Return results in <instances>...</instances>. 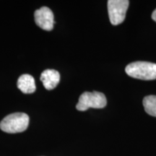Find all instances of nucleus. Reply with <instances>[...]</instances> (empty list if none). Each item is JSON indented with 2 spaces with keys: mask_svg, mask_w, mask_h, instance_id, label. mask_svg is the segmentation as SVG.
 <instances>
[{
  "mask_svg": "<svg viewBox=\"0 0 156 156\" xmlns=\"http://www.w3.org/2000/svg\"><path fill=\"white\" fill-rule=\"evenodd\" d=\"M29 125V116L25 113H13L5 116L0 122V129L7 133L23 132Z\"/></svg>",
  "mask_w": 156,
  "mask_h": 156,
  "instance_id": "nucleus-1",
  "label": "nucleus"
},
{
  "mask_svg": "<svg viewBox=\"0 0 156 156\" xmlns=\"http://www.w3.org/2000/svg\"><path fill=\"white\" fill-rule=\"evenodd\" d=\"M106 104V98L103 93L97 91L85 92L80 96L76 108L78 111L84 112L90 108H103Z\"/></svg>",
  "mask_w": 156,
  "mask_h": 156,
  "instance_id": "nucleus-3",
  "label": "nucleus"
},
{
  "mask_svg": "<svg viewBox=\"0 0 156 156\" xmlns=\"http://www.w3.org/2000/svg\"><path fill=\"white\" fill-rule=\"evenodd\" d=\"M17 85L21 92L25 94H30L34 93L36 90L34 78L28 74L21 75L17 80Z\"/></svg>",
  "mask_w": 156,
  "mask_h": 156,
  "instance_id": "nucleus-7",
  "label": "nucleus"
},
{
  "mask_svg": "<svg viewBox=\"0 0 156 156\" xmlns=\"http://www.w3.org/2000/svg\"><path fill=\"white\" fill-rule=\"evenodd\" d=\"M143 106L147 114L156 117V95H147L144 98Z\"/></svg>",
  "mask_w": 156,
  "mask_h": 156,
  "instance_id": "nucleus-8",
  "label": "nucleus"
},
{
  "mask_svg": "<svg viewBox=\"0 0 156 156\" xmlns=\"http://www.w3.org/2000/svg\"><path fill=\"white\" fill-rule=\"evenodd\" d=\"M129 1L128 0H109L108 12L110 22L113 25H118L124 22Z\"/></svg>",
  "mask_w": 156,
  "mask_h": 156,
  "instance_id": "nucleus-4",
  "label": "nucleus"
},
{
  "mask_svg": "<svg viewBox=\"0 0 156 156\" xmlns=\"http://www.w3.org/2000/svg\"><path fill=\"white\" fill-rule=\"evenodd\" d=\"M152 19H153L155 22H156V9L153 11V14H152Z\"/></svg>",
  "mask_w": 156,
  "mask_h": 156,
  "instance_id": "nucleus-9",
  "label": "nucleus"
},
{
  "mask_svg": "<svg viewBox=\"0 0 156 156\" xmlns=\"http://www.w3.org/2000/svg\"><path fill=\"white\" fill-rule=\"evenodd\" d=\"M35 22L39 28L46 31L53 30L54 17L53 12L47 7H43L37 9L34 13Z\"/></svg>",
  "mask_w": 156,
  "mask_h": 156,
  "instance_id": "nucleus-5",
  "label": "nucleus"
},
{
  "mask_svg": "<svg viewBox=\"0 0 156 156\" xmlns=\"http://www.w3.org/2000/svg\"><path fill=\"white\" fill-rule=\"evenodd\" d=\"M40 80L45 88L51 90L57 86L60 81V75L56 70L46 69L41 73Z\"/></svg>",
  "mask_w": 156,
  "mask_h": 156,
  "instance_id": "nucleus-6",
  "label": "nucleus"
},
{
  "mask_svg": "<svg viewBox=\"0 0 156 156\" xmlns=\"http://www.w3.org/2000/svg\"><path fill=\"white\" fill-rule=\"evenodd\" d=\"M125 72L129 76L142 80L156 79V64L148 62H135L128 64Z\"/></svg>",
  "mask_w": 156,
  "mask_h": 156,
  "instance_id": "nucleus-2",
  "label": "nucleus"
}]
</instances>
